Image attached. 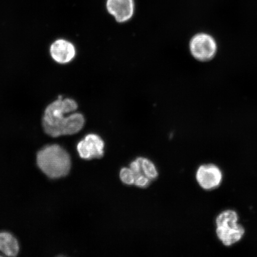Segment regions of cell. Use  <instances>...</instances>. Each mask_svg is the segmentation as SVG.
I'll return each mask as SVG.
<instances>
[{"label": "cell", "mask_w": 257, "mask_h": 257, "mask_svg": "<svg viewBox=\"0 0 257 257\" xmlns=\"http://www.w3.org/2000/svg\"><path fill=\"white\" fill-rule=\"evenodd\" d=\"M151 182L152 181L147 177L145 175H141L136 178L134 185L138 186V187L146 188L150 185Z\"/></svg>", "instance_id": "7c38bea8"}, {"label": "cell", "mask_w": 257, "mask_h": 257, "mask_svg": "<svg viewBox=\"0 0 257 257\" xmlns=\"http://www.w3.org/2000/svg\"><path fill=\"white\" fill-rule=\"evenodd\" d=\"M139 159L143 174L152 181L155 180L158 177V172L155 165L147 159L142 158V157H140Z\"/></svg>", "instance_id": "30bf717a"}, {"label": "cell", "mask_w": 257, "mask_h": 257, "mask_svg": "<svg viewBox=\"0 0 257 257\" xmlns=\"http://www.w3.org/2000/svg\"><path fill=\"white\" fill-rule=\"evenodd\" d=\"M107 11L118 23H124L134 14V0H107Z\"/></svg>", "instance_id": "52a82bcc"}, {"label": "cell", "mask_w": 257, "mask_h": 257, "mask_svg": "<svg viewBox=\"0 0 257 257\" xmlns=\"http://www.w3.org/2000/svg\"><path fill=\"white\" fill-rule=\"evenodd\" d=\"M104 149L103 140L94 134L87 135L77 146L79 156L85 160L101 158L104 156Z\"/></svg>", "instance_id": "5b68a950"}, {"label": "cell", "mask_w": 257, "mask_h": 257, "mask_svg": "<svg viewBox=\"0 0 257 257\" xmlns=\"http://www.w3.org/2000/svg\"><path fill=\"white\" fill-rule=\"evenodd\" d=\"M38 168L51 179L63 178L69 174L72 162L69 154L57 144L43 148L37 155Z\"/></svg>", "instance_id": "7a4b0ae2"}, {"label": "cell", "mask_w": 257, "mask_h": 257, "mask_svg": "<svg viewBox=\"0 0 257 257\" xmlns=\"http://www.w3.org/2000/svg\"><path fill=\"white\" fill-rule=\"evenodd\" d=\"M216 49V44L213 38L207 34H198L191 41V52L199 60H210L214 56Z\"/></svg>", "instance_id": "277c9868"}, {"label": "cell", "mask_w": 257, "mask_h": 257, "mask_svg": "<svg viewBox=\"0 0 257 257\" xmlns=\"http://www.w3.org/2000/svg\"><path fill=\"white\" fill-rule=\"evenodd\" d=\"M19 252L17 239L9 232H0V256H16Z\"/></svg>", "instance_id": "9c48e42d"}, {"label": "cell", "mask_w": 257, "mask_h": 257, "mask_svg": "<svg viewBox=\"0 0 257 257\" xmlns=\"http://www.w3.org/2000/svg\"><path fill=\"white\" fill-rule=\"evenodd\" d=\"M120 178L122 182L127 185H134L135 177L134 173L130 168H124L120 170Z\"/></svg>", "instance_id": "8fae6325"}, {"label": "cell", "mask_w": 257, "mask_h": 257, "mask_svg": "<svg viewBox=\"0 0 257 257\" xmlns=\"http://www.w3.org/2000/svg\"><path fill=\"white\" fill-rule=\"evenodd\" d=\"M237 221L238 216L232 210L224 211L217 217V235L224 245L231 246L239 242L245 233V229Z\"/></svg>", "instance_id": "3957f363"}, {"label": "cell", "mask_w": 257, "mask_h": 257, "mask_svg": "<svg viewBox=\"0 0 257 257\" xmlns=\"http://www.w3.org/2000/svg\"><path fill=\"white\" fill-rule=\"evenodd\" d=\"M76 48L70 42L65 40H58L50 47V54L56 62L68 63L75 57Z\"/></svg>", "instance_id": "ba28073f"}, {"label": "cell", "mask_w": 257, "mask_h": 257, "mask_svg": "<svg viewBox=\"0 0 257 257\" xmlns=\"http://www.w3.org/2000/svg\"><path fill=\"white\" fill-rule=\"evenodd\" d=\"M196 178L202 188L205 190H211L220 184L222 173L216 166L202 165L198 169Z\"/></svg>", "instance_id": "8992f818"}, {"label": "cell", "mask_w": 257, "mask_h": 257, "mask_svg": "<svg viewBox=\"0 0 257 257\" xmlns=\"http://www.w3.org/2000/svg\"><path fill=\"white\" fill-rule=\"evenodd\" d=\"M71 98H58L48 105L43 118L44 131L48 136L57 138L78 133L84 126L85 119Z\"/></svg>", "instance_id": "6da1fadb"}]
</instances>
